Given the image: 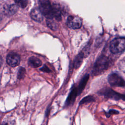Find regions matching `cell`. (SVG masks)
I'll return each mask as SVG.
<instances>
[{
    "label": "cell",
    "instance_id": "cell-1",
    "mask_svg": "<svg viewBox=\"0 0 125 125\" xmlns=\"http://www.w3.org/2000/svg\"><path fill=\"white\" fill-rule=\"evenodd\" d=\"M110 50L112 53H118L125 49V38L114 39L110 43Z\"/></svg>",
    "mask_w": 125,
    "mask_h": 125
},
{
    "label": "cell",
    "instance_id": "cell-2",
    "mask_svg": "<svg viewBox=\"0 0 125 125\" xmlns=\"http://www.w3.org/2000/svg\"><path fill=\"white\" fill-rule=\"evenodd\" d=\"M39 9L47 19L53 18L52 14V5L49 0H39Z\"/></svg>",
    "mask_w": 125,
    "mask_h": 125
},
{
    "label": "cell",
    "instance_id": "cell-3",
    "mask_svg": "<svg viewBox=\"0 0 125 125\" xmlns=\"http://www.w3.org/2000/svg\"><path fill=\"white\" fill-rule=\"evenodd\" d=\"M108 81L112 86L123 87L125 86V80L116 73H112L109 75L108 77Z\"/></svg>",
    "mask_w": 125,
    "mask_h": 125
},
{
    "label": "cell",
    "instance_id": "cell-4",
    "mask_svg": "<svg viewBox=\"0 0 125 125\" xmlns=\"http://www.w3.org/2000/svg\"><path fill=\"white\" fill-rule=\"evenodd\" d=\"M67 25L73 29H79L82 25V20L78 16H70L67 20Z\"/></svg>",
    "mask_w": 125,
    "mask_h": 125
},
{
    "label": "cell",
    "instance_id": "cell-5",
    "mask_svg": "<svg viewBox=\"0 0 125 125\" xmlns=\"http://www.w3.org/2000/svg\"><path fill=\"white\" fill-rule=\"evenodd\" d=\"M109 62L108 59L105 57L99 58L95 63L94 66V70L96 72H99L104 70L108 67Z\"/></svg>",
    "mask_w": 125,
    "mask_h": 125
},
{
    "label": "cell",
    "instance_id": "cell-6",
    "mask_svg": "<svg viewBox=\"0 0 125 125\" xmlns=\"http://www.w3.org/2000/svg\"><path fill=\"white\" fill-rule=\"evenodd\" d=\"M102 93L107 98H109L116 100L122 99L123 100L125 101V95L118 93L112 89H106L104 90L102 92Z\"/></svg>",
    "mask_w": 125,
    "mask_h": 125
},
{
    "label": "cell",
    "instance_id": "cell-7",
    "mask_svg": "<svg viewBox=\"0 0 125 125\" xmlns=\"http://www.w3.org/2000/svg\"><path fill=\"white\" fill-rule=\"evenodd\" d=\"M6 62L10 66L12 67H15L20 64V57L16 53H11L7 55Z\"/></svg>",
    "mask_w": 125,
    "mask_h": 125
},
{
    "label": "cell",
    "instance_id": "cell-8",
    "mask_svg": "<svg viewBox=\"0 0 125 125\" xmlns=\"http://www.w3.org/2000/svg\"><path fill=\"white\" fill-rule=\"evenodd\" d=\"M30 16L31 18L37 21L40 22L42 20L43 15L39 8H33L30 13Z\"/></svg>",
    "mask_w": 125,
    "mask_h": 125
},
{
    "label": "cell",
    "instance_id": "cell-9",
    "mask_svg": "<svg viewBox=\"0 0 125 125\" xmlns=\"http://www.w3.org/2000/svg\"><path fill=\"white\" fill-rule=\"evenodd\" d=\"M52 14L53 17L57 21L61 20V11L59 4H53L52 5Z\"/></svg>",
    "mask_w": 125,
    "mask_h": 125
},
{
    "label": "cell",
    "instance_id": "cell-10",
    "mask_svg": "<svg viewBox=\"0 0 125 125\" xmlns=\"http://www.w3.org/2000/svg\"><path fill=\"white\" fill-rule=\"evenodd\" d=\"M78 93L77 89L76 87H73L71 92H70L66 101V104L67 105H70L72 104L77 96Z\"/></svg>",
    "mask_w": 125,
    "mask_h": 125
},
{
    "label": "cell",
    "instance_id": "cell-11",
    "mask_svg": "<svg viewBox=\"0 0 125 125\" xmlns=\"http://www.w3.org/2000/svg\"><path fill=\"white\" fill-rule=\"evenodd\" d=\"M4 12L6 14L9 15H12L15 14L18 10V6L16 4L8 5L4 8Z\"/></svg>",
    "mask_w": 125,
    "mask_h": 125
},
{
    "label": "cell",
    "instance_id": "cell-12",
    "mask_svg": "<svg viewBox=\"0 0 125 125\" xmlns=\"http://www.w3.org/2000/svg\"><path fill=\"white\" fill-rule=\"evenodd\" d=\"M28 64L32 67H38L42 65V62L35 57H31L29 59Z\"/></svg>",
    "mask_w": 125,
    "mask_h": 125
},
{
    "label": "cell",
    "instance_id": "cell-13",
    "mask_svg": "<svg viewBox=\"0 0 125 125\" xmlns=\"http://www.w3.org/2000/svg\"><path fill=\"white\" fill-rule=\"evenodd\" d=\"M89 77V75L88 74L85 75L81 80L79 85V87L78 90V92L79 93V94L81 93L83 90V89L84 88V87L86 85V84L88 81Z\"/></svg>",
    "mask_w": 125,
    "mask_h": 125
},
{
    "label": "cell",
    "instance_id": "cell-14",
    "mask_svg": "<svg viewBox=\"0 0 125 125\" xmlns=\"http://www.w3.org/2000/svg\"><path fill=\"white\" fill-rule=\"evenodd\" d=\"M83 53H80L75 58L74 61V67L75 68H79L83 62Z\"/></svg>",
    "mask_w": 125,
    "mask_h": 125
},
{
    "label": "cell",
    "instance_id": "cell-15",
    "mask_svg": "<svg viewBox=\"0 0 125 125\" xmlns=\"http://www.w3.org/2000/svg\"><path fill=\"white\" fill-rule=\"evenodd\" d=\"M17 6L23 8H25L28 3V0H15Z\"/></svg>",
    "mask_w": 125,
    "mask_h": 125
},
{
    "label": "cell",
    "instance_id": "cell-16",
    "mask_svg": "<svg viewBox=\"0 0 125 125\" xmlns=\"http://www.w3.org/2000/svg\"><path fill=\"white\" fill-rule=\"evenodd\" d=\"M94 101V98L93 96H86L85 97H84V98H83L82 101L80 102V104H82L85 103H90L91 102H93Z\"/></svg>",
    "mask_w": 125,
    "mask_h": 125
},
{
    "label": "cell",
    "instance_id": "cell-17",
    "mask_svg": "<svg viewBox=\"0 0 125 125\" xmlns=\"http://www.w3.org/2000/svg\"><path fill=\"white\" fill-rule=\"evenodd\" d=\"M47 24L49 28L52 30H55L56 28L55 22L52 21V19H49L47 20Z\"/></svg>",
    "mask_w": 125,
    "mask_h": 125
},
{
    "label": "cell",
    "instance_id": "cell-18",
    "mask_svg": "<svg viewBox=\"0 0 125 125\" xmlns=\"http://www.w3.org/2000/svg\"><path fill=\"white\" fill-rule=\"evenodd\" d=\"M25 72V70L24 68H22V67H21L19 69V71H18V78L19 79L22 78L24 75Z\"/></svg>",
    "mask_w": 125,
    "mask_h": 125
},
{
    "label": "cell",
    "instance_id": "cell-19",
    "mask_svg": "<svg viewBox=\"0 0 125 125\" xmlns=\"http://www.w3.org/2000/svg\"><path fill=\"white\" fill-rule=\"evenodd\" d=\"M41 70L43 72H50V70L45 65L43 66L41 69Z\"/></svg>",
    "mask_w": 125,
    "mask_h": 125
},
{
    "label": "cell",
    "instance_id": "cell-20",
    "mask_svg": "<svg viewBox=\"0 0 125 125\" xmlns=\"http://www.w3.org/2000/svg\"><path fill=\"white\" fill-rule=\"evenodd\" d=\"M119 113V112L117 110H114V109H111V110H110L109 111V113L110 114H118Z\"/></svg>",
    "mask_w": 125,
    "mask_h": 125
},
{
    "label": "cell",
    "instance_id": "cell-21",
    "mask_svg": "<svg viewBox=\"0 0 125 125\" xmlns=\"http://www.w3.org/2000/svg\"><path fill=\"white\" fill-rule=\"evenodd\" d=\"M1 62H2V60H1V57L0 56V64H1Z\"/></svg>",
    "mask_w": 125,
    "mask_h": 125
}]
</instances>
